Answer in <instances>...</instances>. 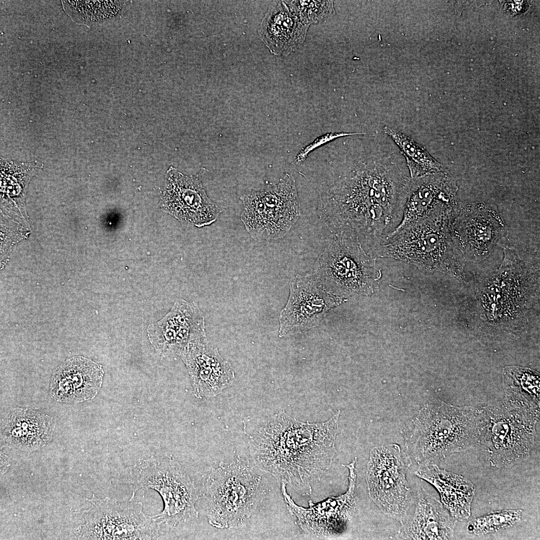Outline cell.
<instances>
[{
  "label": "cell",
  "instance_id": "1",
  "mask_svg": "<svg viewBox=\"0 0 540 540\" xmlns=\"http://www.w3.org/2000/svg\"><path fill=\"white\" fill-rule=\"evenodd\" d=\"M398 158L376 150L350 164L324 188L322 214L334 234L354 235L370 249L399 224L408 176Z\"/></svg>",
  "mask_w": 540,
  "mask_h": 540
},
{
  "label": "cell",
  "instance_id": "2",
  "mask_svg": "<svg viewBox=\"0 0 540 540\" xmlns=\"http://www.w3.org/2000/svg\"><path fill=\"white\" fill-rule=\"evenodd\" d=\"M499 267L476 278L461 300V320L484 342L515 339L540 318L539 260H530L504 244Z\"/></svg>",
  "mask_w": 540,
  "mask_h": 540
},
{
  "label": "cell",
  "instance_id": "3",
  "mask_svg": "<svg viewBox=\"0 0 540 540\" xmlns=\"http://www.w3.org/2000/svg\"><path fill=\"white\" fill-rule=\"evenodd\" d=\"M340 411L328 420L303 422L280 412L246 418L244 432L256 466L302 495L330 468Z\"/></svg>",
  "mask_w": 540,
  "mask_h": 540
},
{
  "label": "cell",
  "instance_id": "4",
  "mask_svg": "<svg viewBox=\"0 0 540 540\" xmlns=\"http://www.w3.org/2000/svg\"><path fill=\"white\" fill-rule=\"evenodd\" d=\"M485 428L482 408L458 407L434 399L402 430L406 454L419 466L437 464L481 444Z\"/></svg>",
  "mask_w": 540,
  "mask_h": 540
},
{
  "label": "cell",
  "instance_id": "5",
  "mask_svg": "<svg viewBox=\"0 0 540 540\" xmlns=\"http://www.w3.org/2000/svg\"><path fill=\"white\" fill-rule=\"evenodd\" d=\"M452 209L396 228L380 240L373 256L400 260L420 270L442 272L465 282V260L450 230Z\"/></svg>",
  "mask_w": 540,
  "mask_h": 540
},
{
  "label": "cell",
  "instance_id": "6",
  "mask_svg": "<svg viewBox=\"0 0 540 540\" xmlns=\"http://www.w3.org/2000/svg\"><path fill=\"white\" fill-rule=\"evenodd\" d=\"M122 483L136 492L152 489L158 493L163 509L152 516L160 526H176L198 516L195 485L186 470L172 456H152L139 461L122 475Z\"/></svg>",
  "mask_w": 540,
  "mask_h": 540
},
{
  "label": "cell",
  "instance_id": "7",
  "mask_svg": "<svg viewBox=\"0 0 540 540\" xmlns=\"http://www.w3.org/2000/svg\"><path fill=\"white\" fill-rule=\"evenodd\" d=\"M376 259L358 237L334 234L310 272L327 290L346 301L374 292V283L381 276Z\"/></svg>",
  "mask_w": 540,
  "mask_h": 540
},
{
  "label": "cell",
  "instance_id": "8",
  "mask_svg": "<svg viewBox=\"0 0 540 540\" xmlns=\"http://www.w3.org/2000/svg\"><path fill=\"white\" fill-rule=\"evenodd\" d=\"M482 409L486 428L481 444L487 449L491 465L506 468L528 459L540 409L507 399Z\"/></svg>",
  "mask_w": 540,
  "mask_h": 540
},
{
  "label": "cell",
  "instance_id": "9",
  "mask_svg": "<svg viewBox=\"0 0 540 540\" xmlns=\"http://www.w3.org/2000/svg\"><path fill=\"white\" fill-rule=\"evenodd\" d=\"M261 482V478L240 460L217 468L207 486L209 524L222 529L244 525L262 494Z\"/></svg>",
  "mask_w": 540,
  "mask_h": 540
},
{
  "label": "cell",
  "instance_id": "10",
  "mask_svg": "<svg viewBox=\"0 0 540 540\" xmlns=\"http://www.w3.org/2000/svg\"><path fill=\"white\" fill-rule=\"evenodd\" d=\"M241 200V220L256 240L283 238L300 216V202L295 180L288 173L276 184L245 192Z\"/></svg>",
  "mask_w": 540,
  "mask_h": 540
},
{
  "label": "cell",
  "instance_id": "11",
  "mask_svg": "<svg viewBox=\"0 0 540 540\" xmlns=\"http://www.w3.org/2000/svg\"><path fill=\"white\" fill-rule=\"evenodd\" d=\"M90 506L82 514L77 530L86 540H154L160 536V525L146 514L142 503L132 492L128 500L100 498L92 495Z\"/></svg>",
  "mask_w": 540,
  "mask_h": 540
},
{
  "label": "cell",
  "instance_id": "12",
  "mask_svg": "<svg viewBox=\"0 0 540 540\" xmlns=\"http://www.w3.org/2000/svg\"><path fill=\"white\" fill-rule=\"evenodd\" d=\"M410 461L397 444L372 448L367 464L369 496L388 516L401 522L414 502L406 480Z\"/></svg>",
  "mask_w": 540,
  "mask_h": 540
},
{
  "label": "cell",
  "instance_id": "13",
  "mask_svg": "<svg viewBox=\"0 0 540 540\" xmlns=\"http://www.w3.org/2000/svg\"><path fill=\"white\" fill-rule=\"evenodd\" d=\"M450 230L465 260L480 262L505 240L507 228L494 204L458 201L450 216Z\"/></svg>",
  "mask_w": 540,
  "mask_h": 540
},
{
  "label": "cell",
  "instance_id": "14",
  "mask_svg": "<svg viewBox=\"0 0 540 540\" xmlns=\"http://www.w3.org/2000/svg\"><path fill=\"white\" fill-rule=\"evenodd\" d=\"M287 302L279 316V336L285 338L317 327L328 312L344 302L310 272L292 278Z\"/></svg>",
  "mask_w": 540,
  "mask_h": 540
},
{
  "label": "cell",
  "instance_id": "15",
  "mask_svg": "<svg viewBox=\"0 0 540 540\" xmlns=\"http://www.w3.org/2000/svg\"><path fill=\"white\" fill-rule=\"evenodd\" d=\"M356 458L343 465L349 472L346 492L317 504L309 501L308 508L294 503L286 490V484L281 482V490L286 506L297 524L305 532L319 536H336L344 533L354 511L356 504Z\"/></svg>",
  "mask_w": 540,
  "mask_h": 540
},
{
  "label": "cell",
  "instance_id": "16",
  "mask_svg": "<svg viewBox=\"0 0 540 540\" xmlns=\"http://www.w3.org/2000/svg\"><path fill=\"white\" fill-rule=\"evenodd\" d=\"M166 174L162 206L166 212L198 228L216 220L223 208L208 196L198 176L185 175L173 167Z\"/></svg>",
  "mask_w": 540,
  "mask_h": 540
},
{
  "label": "cell",
  "instance_id": "17",
  "mask_svg": "<svg viewBox=\"0 0 540 540\" xmlns=\"http://www.w3.org/2000/svg\"><path fill=\"white\" fill-rule=\"evenodd\" d=\"M148 339L162 355L179 354L189 344L206 337L204 317L198 304L177 300L169 312L147 328Z\"/></svg>",
  "mask_w": 540,
  "mask_h": 540
},
{
  "label": "cell",
  "instance_id": "18",
  "mask_svg": "<svg viewBox=\"0 0 540 540\" xmlns=\"http://www.w3.org/2000/svg\"><path fill=\"white\" fill-rule=\"evenodd\" d=\"M401 228L432 214L450 210L459 201L458 187L448 170L420 177H408Z\"/></svg>",
  "mask_w": 540,
  "mask_h": 540
},
{
  "label": "cell",
  "instance_id": "19",
  "mask_svg": "<svg viewBox=\"0 0 540 540\" xmlns=\"http://www.w3.org/2000/svg\"><path fill=\"white\" fill-rule=\"evenodd\" d=\"M178 355L188 368L198 398L215 396L234 382L230 364L206 337L190 344Z\"/></svg>",
  "mask_w": 540,
  "mask_h": 540
},
{
  "label": "cell",
  "instance_id": "20",
  "mask_svg": "<svg viewBox=\"0 0 540 540\" xmlns=\"http://www.w3.org/2000/svg\"><path fill=\"white\" fill-rule=\"evenodd\" d=\"M104 372L102 366L83 356H74L62 364L54 372L50 394L54 400L78 403L94 398L102 387Z\"/></svg>",
  "mask_w": 540,
  "mask_h": 540
},
{
  "label": "cell",
  "instance_id": "21",
  "mask_svg": "<svg viewBox=\"0 0 540 540\" xmlns=\"http://www.w3.org/2000/svg\"><path fill=\"white\" fill-rule=\"evenodd\" d=\"M310 26L292 14L284 1L270 5L260 24V37L270 52L288 56L304 42Z\"/></svg>",
  "mask_w": 540,
  "mask_h": 540
},
{
  "label": "cell",
  "instance_id": "22",
  "mask_svg": "<svg viewBox=\"0 0 540 540\" xmlns=\"http://www.w3.org/2000/svg\"><path fill=\"white\" fill-rule=\"evenodd\" d=\"M52 418L30 408H14L2 419L0 444L2 446L32 451L44 446L52 438Z\"/></svg>",
  "mask_w": 540,
  "mask_h": 540
},
{
  "label": "cell",
  "instance_id": "23",
  "mask_svg": "<svg viewBox=\"0 0 540 540\" xmlns=\"http://www.w3.org/2000/svg\"><path fill=\"white\" fill-rule=\"evenodd\" d=\"M411 518L402 522L398 538L402 540H451L454 518L441 502L420 488Z\"/></svg>",
  "mask_w": 540,
  "mask_h": 540
},
{
  "label": "cell",
  "instance_id": "24",
  "mask_svg": "<svg viewBox=\"0 0 540 540\" xmlns=\"http://www.w3.org/2000/svg\"><path fill=\"white\" fill-rule=\"evenodd\" d=\"M414 474L436 489L442 504L454 520L461 521L470 516L475 493L471 481L440 468L436 464L420 465Z\"/></svg>",
  "mask_w": 540,
  "mask_h": 540
},
{
  "label": "cell",
  "instance_id": "25",
  "mask_svg": "<svg viewBox=\"0 0 540 540\" xmlns=\"http://www.w3.org/2000/svg\"><path fill=\"white\" fill-rule=\"evenodd\" d=\"M383 131L398 146L404 156L410 177L418 178L448 170L410 136L388 126L384 127Z\"/></svg>",
  "mask_w": 540,
  "mask_h": 540
},
{
  "label": "cell",
  "instance_id": "26",
  "mask_svg": "<svg viewBox=\"0 0 540 540\" xmlns=\"http://www.w3.org/2000/svg\"><path fill=\"white\" fill-rule=\"evenodd\" d=\"M502 380L506 399L540 409V374L529 368H504Z\"/></svg>",
  "mask_w": 540,
  "mask_h": 540
},
{
  "label": "cell",
  "instance_id": "27",
  "mask_svg": "<svg viewBox=\"0 0 540 540\" xmlns=\"http://www.w3.org/2000/svg\"><path fill=\"white\" fill-rule=\"evenodd\" d=\"M520 509L494 512L474 519L468 523L467 530L476 536L496 532L510 528L521 520Z\"/></svg>",
  "mask_w": 540,
  "mask_h": 540
},
{
  "label": "cell",
  "instance_id": "28",
  "mask_svg": "<svg viewBox=\"0 0 540 540\" xmlns=\"http://www.w3.org/2000/svg\"><path fill=\"white\" fill-rule=\"evenodd\" d=\"M291 12L310 26L324 22L336 14L332 0H284Z\"/></svg>",
  "mask_w": 540,
  "mask_h": 540
},
{
  "label": "cell",
  "instance_id": "29",
  "mask_svg": "<svg viewBox=\"0 0 540 540\" xmlns=\"http://www.w3.org/2000/svg\"><path fill=\"white\" fill-rule=\"evenodd\" d=\"M124 1H65L74 17L82 20L96 21L117 14Z\"/></svg>",
  "mask_w": 540,
  "mask_h": 540
},
{
  "label": "cell",
  "instance_id": "30",
  "mask_svg": "<svg viewBox=\"0 0 540 540\" xmlns=\"http://www.w3.org/2000/svg\"><path fill=\"white\" fill-rule=\"evenodd\" d=\"M374 134V132H330L325 134L316 138L312 142L303 148L296 154L295 158V162L297 164H301L308 157V154L312 151L330 142L337 138L356 135H368Z\"/></svg>",
  "mask_w": 540,
  "mask_h": 540
}]
</instances>
